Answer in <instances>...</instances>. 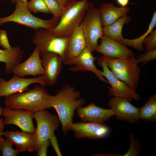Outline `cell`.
<instances>
[{
	"label": "cell",
	"mask_w": 156,
	"mask_h": 156,
	"mask_svg": "<svg viewBox=\"0 0 156 156\" xmlns=\"http://www.w3.org/2000/svg\"><path fill=\"white\" fill-rule=\"evenodd\" d=\"M81 97L80 92L68 84L64 85L55 95L51 96L50 107L56 111L64 135L71 130L75 112L86 103L85 99Z\"/></svg>",
	"instance_id": "cell-1"
},
{
	"label": "cell",
	"mask_w": 156,
	"mask_h": 156,
	"mask_svg": "<svg viewBox=\"0 0 156 156\" xmlns=\"http://www.w3.org/2000/svg\"><path fill=\"white\" fill-rule=\"evenodd\" d=\"M51 95L40 84L26 92L16 93L5 97V107L33 112L51 108Z\"/></svg>",
	"instance_id": "cell-2"
},
{
	"label": "cell",
	"mask_w": 156,
	"mask_h": 156,
	"mask_svg": "<svg viewBox=\"0 0 156 156\" xmlns=\"http://www.w3.org/2000/svg\"><path fill=\"white\" fill-rule=\"evenodd\" d=\"M98 58L106 64L115 77L126 83L136 92L140 81V69L134 53L120 58H112L102 55Z\"/></svg>",
	"instance_id": "cell-3"
},
{
	"label": "cell",
	"mask_w": 156,
	"mask_h": 156,
	"mask_svg": "<svg viewBox=\"0 0 156 156\" xmlns=\"http://www.w3.org/2000/svg\"><path fill=\"white\" fill-rule=\"evenodd\" d=\"M89 4L88 0H72L64 8L58 23L51 30L53 34L58 37L69 36L79 26Z\"/></svg>",
	"instance_id": "cell-4"
},
{
	"label": "cell",
	"mask_w": 156,
	"mask_h": 156,
	"mask_svg": "<svg viewBox=\"0 0 156 156\" xmlns=\"http://www.w3.org/2000/svg\"><path fill=\"white\" fill-rule=\"evenodd\" d=\"M15 4L14 12L10 15L0 17V25L9 22H13L30 28L36 31L41 29L52 30L58 23L59 19L53 17L45 20L33 15L29 10L27 3L18 2Z\"/></svg>",
	"instance_id": "cell-5"
},
{
	"label": "cell",
	"mask_w": 156,
	"mask_h": 156,
	"mask_svg": "<svg viewBox=\"0 0 156 156\" xmlns=\"http://www.w3.org/2000/svg\"><path fill=\"white\" fill-rule=\"evenodd\" d=\"M32 38L33 43L38 49L40 56L49 52L59 55L63 63L66 60L69 36L58 37L51 30L41 29L36 31Z\"/></svg>",
	"instance_id": "cell-6"
},
{
	"label": "cell",
	"mask_w": 156,
	"mask_h": 156,
	"mask_svg": "<svg viewBox=\"0 0 156 156\" xmlns=\"http://www.w3.org/2000/svg\"><path fill=\"white\" fill-rule=\"evenodd\" d=\"M79 26L85 38L86 48L92 53L99 44V39L103 35L99 8L89 3Z\"/></svg>",
	"instance_id": "cell-7"
},
{
	"label": "cell",
	"mask_w": 156,
	"mask_h": 156,
	"mask_svg": "<svg viewBox=\"0 0 156 156\" xmlns=\"http://www.w3.org/2000/svg\"><path fill=\"white\" fill-rule=\"evenodd\" d=\"M33 118L37 124L35 131L37 137L35 151L37 152L41 144L49 140L54 134V131L58 129L61 122L58 116L52 114L46 109L34 112Z\"/></svg>",
	"instance_id": "cell-8"
},
{
	"label": "cell",
	"mask_w": 156,
	"mask_h": 156,
	"mask_svg": "<svg viewBox=\"0 0 156 156\" xmlns=\"http://www.w3.org/2000/svg\"><path fill=\"white\" fill-rule=\"evenodd\" d=\"M97 60L99 64L102 68L103 76L110 85L108 87L109 96L123 98L131 102L133 99L137 101L140 100L139 94L133 90L126 83L115 77L106 64L98 57Z\"/></svg>",
	"instance_id": "cell-9"
},
{
	"label": "cell",
	"mask_w": 156,
	"mask_h": 156,
	"mask_svg": "<svg viewBox=\"0 0 156 156\" xmlns=\"http://www.w3.org/2000/svg\"><path fill=\"white\" fill-rule=\"evenodd\" d=\"M71 130L77 139H103L108 137L111 132V128L104 123L90 122L73 123Z\"/></svg>",
	"instance_id": "cell-10"
},
{
	"label": "cell",
	"mask_w": 156,
	"mask_h": 156,
	"mask_svg": "<svg viewBox=\"0 0 156 156\" xmlns=\"http://www.w3.org/2000/svg\"><path fill=\"white\" fill-rule=\"evenodd\" d=\"M34 112L22 109L7 107L3 108L2 115L4 126L11 124L18 126L22 131L29 132L36 130L33 122Z\"/></svg>",
	"instance_id": "cell-11"
},
{
	"label": "cell",
	"mask_w": 156,
	"mask_h": 156,
	"mask_svg": "<svg viewBox=\"0 0 156 156\" xmlns=\"http://www.w3.org/2000/svg\"><path fill=\"white\" fill-rule=\"evenodd\" d=\"M34 83H38L44 87L47 86L43 80L42 75L35 78H25L14 74L8 81L0 77V97L23 92L27 90L30 85Z\"/></svg>",
	"instance_id": "cell-12"
},
{
	"label": "cell",
	"mask_w": 156,
	"mask_h": 156,
	"mask_svg": "<svg viewBox=\"0 0 156 156\" xmlns=\"http://www.w3.org/2000/svg\"><path fill=\"white\" fill-rule=\"evenodd\" d=\"M97 59V57L94 56L92 53L86 47L78 55L65 61L63 64L73 66L69 68V70L72 72L91 71L100 80L108 83L103 76L102 71L98 70L95 65L94 61Z\"/></svg>",
	"instance_id": "cell-13"
},
{
	"label": "cell",
	"mask_w": 156,
	"mask_h": 156,
	"mask_svg": "<svg viewBox=\"0 0 156 156\" xmlns=\"http://www.w3.org/2000/svg\"><path fill=\"white\" fill-rule=\"evenodd\" d=\"M107 105L113 110L118 120L134 123L140 119L139 116L140 108L133 105L126 99L113 96L110 99Z\"/></svg>",
	"instance_id": "cell-14"
},
{
	"label": "cell",
	"mask_w": 156,
	"mask_h": 156,
	"mask_svg": "<svg viewBox=\"0 0 156 156\" xmlns=\"http://www.w3.org/2000/svg\"><path fill=\"white\" fill-rule=\"evenodd\" d=\"M41 60L45 72L43 79L46 85L53 86L56 83L62 69L63 61L58 54L51 52L41 56Z\"/></svg>",
	"instance_id": "cell-15"
},
{
	"label": "cell",
	"mask_w": 156,
	"mask_h": 156,
	"mask_svg": "<svg viewBox=\"0 0 156 156\" xmlns=\"http://www.w3.org/2000/svg\"><path fill=\"white\" fill-rule=\"evenodd\" d=\"M40 54L38 48L35 47L34 51L25 61L16 65L12 72L20 77L26 76L43 75L44 70L42 65Z\"/></svg>",
	"instance_id": "cell-16"
},
{
	"label": "cell",
	"mask_w": 156,
	"mask_h": 156,
	"mask_svg": "<svg viewBox=\"0 0 156 156\" xmlns=\"http://www.w3.org/2000/svg\"><path fill=\"white\" fill-rule=\"evenodd\" d=\"M76 111L77 116L83 122L104 123L115 115L112 109L102 108L92 102L78 108Z\"/></svg>",
	"instance_id": "cell-17"
},
{
	"label": "cell",
	"mask_w": 156,
	"mask_h": 156,
	"mask_svg": "<svg viewBox=\"0 0 156 156\" xmlns=\"http://www.w3.org/2000/svg\"><path fill=\"white\" fill-rule=\"evenodd\" d=\"M101 38L100 43L98 44L95 51L103 55L118 58L128 56L133 53L120 42L114 40L104 35Z\"/></svg>",
	"instance_id": "cell-18"
},
{
	"label": "cell",
	"mask_w": 156,
	"mask_h": 156,
	"mask_svg": "<svg viewBox=\"0 0 156 156\" xmlns=\"http://www.w3.org/2000/svg\"><path fill=\"white\" fill-rule=\"evenodd\" d=\"M3 135L15 145L19 152H32L36 150L37 137L35 132L7 131L3 132Z\"/></svg>",
	"instance_id": "cell-19"
},
{
	"label": "cell",
	"mask_w": 156,
	"mask_h": 156,
	"mask_svg": "<svg viewBox=\"0 0 156 156\" xmlns=\"http://www.w3.org/2000/svg\"><path fill=\"white\" fill-rule=\"evenodd\" d=\"M99 9L103 27L112 24L127 15L130 11L129 7H117L114 3L109 2L102 3Z\"/></svg>",
	"instance_id": "cell-20"
},
{
	"label": "cell",
	"mask_w": 156,
	"mask_h": 156,
	"mask_svg": "<svg viewBox=\"0 0 156 156\" xmlns=\"http://www.w3.org/2000/svg\"><path fill=\"white\" fill-rule=\"evenodd\" d=\"M69 38L66 61L77 57L86 47L85 38L79 26L73 31Z\"/></svg>",
	"instance_id": "cell-21"
},
{
	"label": "cell",
	"mask_w": 156,
	"mask_h": 156,
	"mask_svg": "<svg viewBox=\"0 0 156 156\" xmlns=\"http://www.w3.org/2000/svg\"><path fill=\"white\" fill-rule=\"evenodd\" d=\"M24 51L20 47H14L9 50L0 49V62L5 64V72L6 74L12 72L14 67L20 63Z\"/></svg>",
	"instance_id": "cell-22"
},
{
	"label": "cell",
	"mask_w": 156,
	"mask_h": 156,
	"mask_svg": "<svg viewBox=\"0 0 156 156\" xmlns=\"http://www.w3.org/2000/svg\"><path fill=\"white\" fill-rule=\"evenodd\" d=\"M131 20L127 15L118 19L112 24L103 27V35L111 39L120 42L123 38L122 31L124 25L129 24Z\"/></svg>",
	"instance_id": "cell-23"
},
{
	"label": "cell",
	"mask_w": 156,
	"mask_h": 156,
	"mask_svg": "<svg viewBox=\"0 0 156 156\" xmlns=\"http://www.w3.org/2000/svg\"><path fill=\"white\" fill-rule=\"evenodd\" d=\"M156 25V11H155L153 14L151 21L146 32L138 38L133 39L123 38L120 42L125 46H130L138 51H143L144 49L143 46L144 41L153 31Z\"/></svg>",
	"instance_id": "cell-24"
},
{
	"label": "cell",
	"mask_w": 156,
	"mask_h": 156,
	"mask_svg": "<svg viewBox=\"0 0 156 156\" xmlns=\"http://www.w3.org/2000/svg\"><path fill=\"white\" fill-rule=\"evenodd\" d=\"M140 119L147 121H156V95L150 96L144 105L140 108Z\"/></svg>",
	"instance_id": "cell-25"
},
{
	"label": "cell",
	"mask_w": 156,
	"mask_h": 156,
	"mask_svg": "<svg viewBox=\"0 0 156 156\" xmlns=\"http://www.w3.org/2000/svg\"><path fill=\"white\" fill-rule=\"evenodd\" d=\"M27 5L30 12L35 13L40 12L46 14L50 13L43 0H31L27 2Z\"/></svg>",
	"instance_id": "cell-26"
},
{
	"label": "cell",
	"mask_w": 156,
	"mask_h": 156,
	"mask_svg": "<svg viewBox=\"0 0 156 156\" xmlns=\"http://www.w3.org/2000/svg\"><path fill=\"white\" fill-rule=\"evenodd\" d=\"M50 12L54 18L60 19L64 9L55 0H43Z\"/></svg>",
	"instance_id": "cell-27"
},
{
	"label": "cell",
	"mask_w": 156,
	"mask_h": 156,
	"mask_svg": "<svg viewBox=\"0 0 156 156\" xmlns=\"http://www.w3.org/2000/svg\"><path fill=\"white\" fill-rule=\"evenodd\" d=\"M13 144L8 138H6L2 143L0 146L2 156H17L19 152L13 147Z\"/></svg>",
	"instance_id": "cell-28"
},
{
	"label": "cell",
	"mask_w": 156,
	"mask_h": 156,
	"mask_svg": "<svg viewBox=\"0 0 156 156\" xmlns=\"http://www.w3.org/2000/svg\"><path fill=\"white\" fill-rule=\"evenodd\" d=\"M129 138L131 141L130 148L123 156H137L141 151V146L139 141L136 140L132 133L129 135Z\"/></svg>",
	"instance_id": "cell-29"
},
{
	"label": "cell",
	"mask_w": 156,
	"mask_h": 156,
	"mask_svg": "<svg viewBox=\"0 0 156 156\" xmlns=\"http://www.w3.org/2000/svg\"><path fill=\"white\" fill-rule=\"evenodd\" d=\"M156 58V48L146 51L138 56L136 58L138 64L142 63L145 64L149 61L154 60Z\"/></svg>",
	"instance_id": "cell-30"
},
{
	"label": "cell",
	"mask_w": 156,
	"mask_h": 156,
	"mask_svg": "<svg viewBox=\"0 0 156 156\" xmlns=\"http://www.w3.org/2000/svg\"><path fill=\"white\" fill-rule=\"evenodd\" d=\"M143 45L146 51L156 48V29L153 30L144 40Z\"/></svg>",
	"instance_id": "cell-31"
},
{
	"label": "cell",
	"mask_w": 156,
	"mask_h": 156,
	"mask_svg": "<svg viewBox=\"0 0 156 156\" xmlns=\"http://www.w3.org/2000/svg\"><path fill=\"white\" fill-rule=\"evenodd\" d=\"M0 46L7 50L12 47L9 43L5 30H0Z\"/></svg>",
	"instance_id": "cell-32"
},
{
	"label": "cell",
	"mask_w": 156,
	"mask_h": 156,
	"mask_svg": "<svg viewBox=\"0 0 156 156\" xmlns=\"http://www.w3.org/2000/svg\"><path fill=\"white\" fill-rule=\"evenodd\" d=\"M49 144V140H47L43 142L37 151L36 155L38 156H47V149Z\"/></svg>",
	"instance_id": "cell-33"
},
{
	"label": "cell",
	"mask_w": 156,
	"mask_h": 156,
	"mask_svg": "<svg viewBox=\"0 0 156 156\" xmlns=\"http://www.w3.org/2000/svg\"><path fill=\"white\" fill-rule=\"evenodd\" d=\"M49 140L57 155L58 156H62V153L59 146L57 139L55 134L51 137Z\"/></svg>",
	"instance_id": "cell-34"
},
{
	"label": "cell",
	"mask_w": 156,
	"mask_h": 156,
	"mask_svg": "<svg viewBox=\"0 0 156 156\" xmlns=\"http://www.w3.org/2000/svg\"><path fill=\"white\" fill-rule=\"evenodd\" d=\"M63 9L67 6L72 0H55Z\"/></svg>",
	"instance_id": "cell-35"
},
{
	"label": "cell",
	"mask_w": 156,
	"mask_h": 156,
	"mask_svg": "<svg viewBox=\"0 0 156 156\" xmlns=\"http://www.w3.org/2000/svg\"><path fill=\"white\" fill-rule=\"evenodd\" d=\"M117 4L122 7H125L128 5L129 0H116Z\"/></svg>",
	"instance_id": "cell-36"
},
{
	"label": "cell",
	"mask_w": 156,
	"mask_h": 156,
	"mask_svg": "<svg viewBox=\"0 0 156 156\" xmlns=\"http://www.w3.org/2000/svg\"><path fill=\"white\" fill-rule=\"evenodd\" d=\"M11 2L12 3H16L18 2L27 3V0H11Z\"/></svg>",
	"instance_id": "cell-37"
},
{
	"label": "cell",
	"mask_w": 156,
	"mask_h": 156,
	"mask_svg": "<svg viewBox=\"0 0 156 156\" xmlns=\"http://www.w3.org/2000/svg\"><path fill=\"white\" fill-rule=\"evenodd\" d=\"M4 125L3 122V119H0V129L3 130L4 127Z\"/></svg>",
	"instance_id": "cell-38"
},
{
	"label": "cell",
	"mask_w": 156,
	"mask_h": 156,
	"mask_svg": "<svg viewBox=\"0 0 156 156\" xmlns=\"http://www.w3.org/2000/svg\"><path fill=\"white\" fill-rule=\"evenodd\" d=\"M4 140L5 139H4L2 137H0V146Z\"/></svg>",
	"instance_id": "cell-39"
},
{
	"label": "cell",
	"mask_w": 156,
	"mask_h": 156,
	"mask_svg": "<svg viewBox=\"0 0 156 156\" xmlns=\"http://www.w3.org/2000/svg\"><path fill=\"white\" fill-rule=\"evenodd\" d=\"M3 134V130L0 129V137H1Z\"/></svg>",
	"instance_id": "cell-40"
},
{
	"label": "cell",
	"mask_w": 156,
	"mask_h": 156,
	"mask_svg": "<svg viewBox=\"0 0 156 156\" xmlns=\"http://www.w3.org/2000/svg\"><path fill=\"white\" fill-rule=\"evenodd\" d=\"M2 109L3 108H2L0 106V116L1 115V114H2Z\"/></svg>",
	"instance_id": "cell-41"
},
{
	"label": "cell",
	"mask_w": 156,
	"mask_h": 156,
	"mask_svg": "<svg viewBox=\"0 0 156 156\" xmlns=\"http://www.w3.org/2000/svg\"><path fill=\"white\" fill-rule=\"evenodd\" d=\"M1 151V148H0V153Z\"/></svg>",
	"instance_id": "cell-42"
},
{
	"label": "cell",
	"mask_w": 156,
	"mask_h": 156,
	"mask_svg": "<svg viewBox=\"0 0 156 156\" xmlns=\"http://www.w3.org/2000/svg\"><path fill=\"white\" fill-rule=\"evenodd\" d=\"M3 0H0V1H3Z\"/></svg>",
	"instance_id": "cell-43"
}]
</instances>
